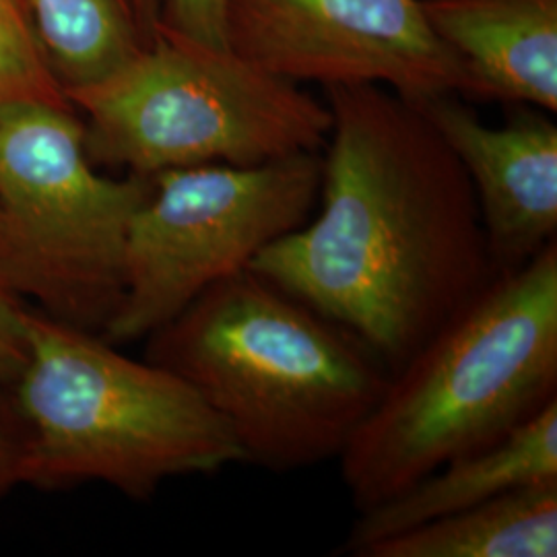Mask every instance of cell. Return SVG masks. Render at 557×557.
Instances as JSON below:
<instances>
[{"label": "cell", "instance_id": "cell-8", "mask_svg": "<svg viewBox=\"0 0 557 557\" xmlns=\"http://www.w3.org/2000/svg\"><path fill=\"white\" fill-rule=\"evenodd\" d=\"M225 41L299 85H380L413 101L465 85L421 0H225Z\"/></svg>", "mask_w": 557, "mask_h": 557}, {"label": "cell", "instance_id": "cell-15", "mask_svg": "<svg viewBox=\"0 0 557 557\" xmlns=\"http://www.w3.org/2000/svg\"><path fill=\"white\" fill-rule=\"evenodd\" d=\"M156 29L223 48L227 46L225 0H160Z\"/></svg>", "mask_w": 557, "mask_h": 557}, {"label": "cell", "instance_id": "cell-16", "mask_svg": "<svg viewBox=\"0 0 557 557\" xmlns=\"http://www.w3.org/2000/svg\"><path fill=\"white\" fill-rule=\"evenodd\" d=\"M27 306L0 281V388H11L20 379L27 354Z\"/></svg>", "mask_w": 557, "mask_h": 557}, {"label": "cell", "instance_id": "cell-10", "mask_svg": "<svg viewBox=\"0 0 557 557\" xmlns=\"http://www.w3.org/2000/svg\"><path fill=\"white\" fill-rule=\"evenodd\" d=\"M462 71L460 98L557 112V0H421Z\"/></svg>", "mask_w": 557, "mask_h": 557}, {"label": "cell", "instance_id": "cell-7", "mask_svg": "<svg viewBox=\"0 0 557 557\" xmlns=\"http://www.w3.org/2000/svg\"><path fill=\"white\" fill-rule=\"evenodd\" d=\"M320 186V151L151 176L128 227L122 301L101 337L147 338L202 292L250 269L260 250L312 218Z\"/></svg>", "mask_w": 557, "mask_h": 557}, {"label": "cell", "instance_id": "cell-17", "mask_svg": "<svg viewBox=\"0 0 557 557\" xmlns=\"http://www.w3.org/2000/svg\"><path fill=\"white\" fill-rule=\"evenodd\" d=\"M23 432L11 403L0 400V498L21 485Z\"/></svg>", "mask_w": 557, "mask_h": 557}, {"label": "cell", "instance_id": "cell-13", "mask_svg": "<svg viewBox=\"0 0 557 557\" xmlns=\"http://www.w3.org/2000/svg\"><path fill=\"white\" fill-rule=\"evenodd\" d=\"M62 94L116 71L149 40L135 0H21Z\"/></svg>", "mask_w": 557, "mask_h": 557}, {"label": "cell", "instance_id": "cell-11", "mask_svg": "<svg viewBox=\"0 0 557 557\" xmlns=\"http://www.w3.org/2000/svg\"><path fill=\"white\" fill-rule=\"evenodd\" d=\"M545 481H557V398L506 438L455 458L395 498L358 512L343 552L361 557L382 539Z\"/></svg>", "mask_w": 557, "mask_h": 557}, {"label": "cell", "instance_id": "cell-14", "mask_svg": "<svg viewBox=\"0 0 557 557\" xmlns=\"http://www.w3.org/2000/svg\"><path fill=\"white\" fill-rule=\"evenodd\" d=\"M21 101L69 103L41 59L21 0H0V108Z\"/></svg>", "mask_w": 557, "mask_h": 557}, {"label": "cell", "instance_id": "cell-3", "mask_svg": "<svg viewBox=\"0 0 557 557\" xmlns=\"http://www.w3.org/2000/svg\"><path fill=\"white\" fill-rule=\"evenodd\" d=\"M557 398V242L478 298L391 374L341 453L358 512L506 438Z\"/></svg>", "mask_w": 557, "mask_h": 557}, {"label": "cell", "instance_id": "cell-2", "mask_svg": "<svg viewBox=\"0 0 557 557\" xmlns=\"http://www.w3.org/2000/svg\"><path fill=\"white\" fill-rule=\"evenodd\" d=\"M230 428L244 462L294 471L341 457L391 379L354 333L246 269L147 337Z\"/></svg>", "mask_w": 557, "mask_h": 557}, {"label": "cell", "instance_id": "cell-1", "mask_svg": "<svg viewBox=\"0 0 557 557\" xmlns=\"http://www.w3.org/2000/svg\"><path fill=\"white\" fill-rule=\"evenodd\" d=\"M317 211L250 269L363 341L393 374L498 277L467 172L413 100L324 87Z\"/></svg>", "mask_w": 557, "mask_h": 557}, {"label": "cell", "instance_id": "cell-4", "mask_svg": "<svg viewBox=\"0 0 557 557\" xmlns=\"http://www.w3.org/2000/svg\"><path fill=\"white\" fill-rule=\"evenodd\" d=\"M25 326L29 354L11 386L21 485L103 483L145 499L168 479L244 462L230 428L170 370L38 310Z\"/></svg>", "mask_w": 557, "mask_h": 557}, {"label": "cell", "instance_id": "cell-19", "mask_svg": "<svg viewBox=\"0 0 557 557\" xmlns=\"http://www.w3.org/2000/svg\"><path fill=\"white\" fill-rule=\"evenodd\" d=\"M0 281H2V278H0ZM2 283H4V281H2Z\"/></svg>", "mask_w": 557, "mask_h": 557}, {"label": "cell", "instance_id": "cell-5", "mask_svg": "<svg viewBox=\"0 0 557 557\" xmlns=\"http://www.w3.org/2000/svg\"><path fill=\"white\" fill-rule=\"evenodd\" d=\"M64 98L85 116L94 163L143 178L320 151L333 122L326 101L296 81L260 69L230 46L161 29L116 71Z\"/></svg>", "mask_w": 557, "mask_h": 557}, {"label": "cell", "instance_id": "cell-18", "mask_svg": "<svg viewBox=\"0 0 557 557\" xmlns=\"http://www.w3.org/2000/svg\"><path fill=\"white\" fill-rule=\"evenodd\" d=\"M137 15H139L140 27L147 36V40L153 38L158 27V15H160V0H135Z\"/></svg>", "mask_w": 557, "mask_h": 557}, {"label": "cell", "instance_id": "cell-12", "mask_svg": "<svg viewBox=\"0 0 557 557\" xmlns=\"http://www.w3.org/2000/svg\"><path fill=\"white\" fill-rule=\"evenodd\" d=\"M557 481L518 487L370 545L361 557H556Z\"/></svg>", "mask_w": 557, "mask_h": 557}, {"label": "cell", "instance_id": "cell-6", "mask_svg": "<svg viewBox=\"0 0 557 557\" xmlns=\"http://www.w3.org/2000/svg\"><path fill=\"white\" fill-rule=\"evenodd\" d=\"M151 178L101 174L71 103L0 108V278L41 312L101 335L124 294L133 215Z\"/></svg>", "mask_w": 557, "mask_h": 557}, {"label": "cell", "instance_id": "cell-9", "mask_svg": "<svg viewBox=\"0 0 557 557\" xmlns=\"http://www.w3.org/2000/svg\"><path fill=\"white\" fill-rule=\"evenodd\" d=\"M416 103L469 176L498 275L557 242V126L549 112L517 103L502 126H490L457 94Z\"/></svg>", "mask_w": 557, "mask_h": 557}]
</instances>
